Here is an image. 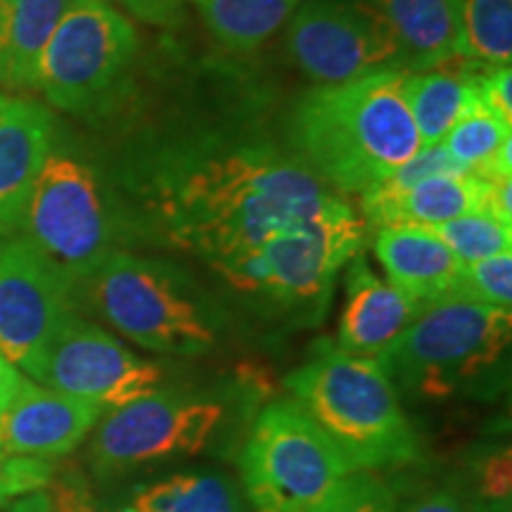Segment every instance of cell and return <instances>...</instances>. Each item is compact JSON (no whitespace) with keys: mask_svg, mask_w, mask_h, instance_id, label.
<instances>
[{"mask_svg":"<svg viewBox=\"0 0 512 512\" xmlns=\"http://www.w3.org/2000/svg\"><path fill=\"white\" fill-rule=\"evenodd\" d=\"M74 309L95 313L128 342L166 356H200L219 342V311L169 261L117 249L72 287Z\"/></svg>","mask_w":512,"mask_h":512,"instance_id":"cell-4","label":"cell"},{"mask_svg":"<svg viewBox=\"0 0 512 512\" xmlns=\"http://www.w3.org/2000/svg\"><path fill=\"white\" fill-rule=\"evenodd\" d=\"M403 512H465V505L453 491L439 489L432 491V494L415 498Z\"/></svg>","mask_w":512,"mask_h":512,"instance_id":"cell-34","label":"cell"},{"mask_svg":"<svg viewBox=\"0 0 512 512\" xmlns=\"http://www.w3.org/2000/svg\"><path fill=\"white\" fill-rule=\"evenodd\" d=\"M366 242V221L347 207L330 211L261 242L242 256L211 266L235 292L275 311L316 323L328 311L337 275Z\"/></svg>","mask_w":512,"mask_h":512,"instance_id":"cell-6","label":"cell"},{"mask_svg":"<svg viewBox=\"0 0 512 512\" xmlns=\"http://www.w3.org/2000/svg\"><path fill=\"white\" fill-rule=\"evenodd\" d=\"M441 145L465 174L484 181L512 178V124L494 117L479 102L451 126Z\"/></svg>","mask_w":512,"mask_h":512,"instance_id":"cell-22","label":"cell"},{"mask_svg":"<svg viewBox=\"0 0 512 512\" xmlns=\"http://www.w3.org/2000/svg\"><path fill=\"white\" fill-rule=\"evenodd\" d=\"M458 36V57L510 64L512 0H448Z\"/></svg>","mask_w":512,"mask_h":512,"instance_id":"cell-25","label":"cell"},{"mask_svg":"<svg viewBox=\"0 0 512 512\" xmlns=\"http://www.w3.org/2000/svg\"><path fill=\"white\" fill-rule=\"evenodd\" d=\"M491 183L472 174H439L401 190H370L361 195L366 226L434 228L458 216L489 214Z\"/></svg>","mask_w":512,"mask_h":512,"instance_id":"cell-17","label":"cell"},{"mask_svg":"<svg viewBox=\"0 0 512 512\" xmlns=\"http://www.w3.org/2000/svg\"><path fill=\"white\" fill-rule=\"evenodd\" d=\"M72 0H0V93L36 91L38 62Z\"/></svg>","mask_w":512,"mask_h":512,"instance_id":"cell-19","label":"cell"},{"mask_svg":"<svg viewBox=\"0 0 512 512\" xmlns=\"http://www.w3.org/2000/svg\"><path fill=\"white\" fill-rule=\"evenodd\" d=\"M323 512H399L387 484L373 472H351Z\"/></svg>","mask_w":512,"mask_h":512,"instance_id":"cell-28","label":"cell"},{"mask_svg":"<svg viewBox=\"0 0 512 512\" xmlns=\"http://www.w3.org/2000/svg\"><path fill=\"white\" fill-rule=\"evenodd\" d=\"M19 380H22V373H19L17 366H12L8 358L3 356V351H0V413L5 411L12 394H15Z\"/></svg>","mask_w":512,"mask_h":512,"instance_id":"cell-35","label":"cell"},{"mask_svg":"<svg viewBox=\"0 0 512 512\" xmlns=\"http://www.w3.org/2000/svg\"><path fill=\"white\" fill-rule=\"evenodd\" d=\"M285 387L354 472L387 470L418 458V437L375 358L323 344L311 361L287 375Z\"/></svg>","mask_w":512,"mask_h":512,"instance_id":"cell-3","label":"cell"},{"mask_svg":"<svg viewBox=\"0 0 512 512\" xmlns=\"http://www.w3.org/2000/svg\"><path fill=\"white\" fill-rule=\"evenodd\" d=\"M451 297L465 299L472 304L494 306V309H512V252L491 256L460 268Z\"/></svg>","mask_w":512,"mask_h":512,"instance_id":"cell-27","label":"cell"},{"mask_svg":"<svg viewBox=\"0 0 512 512\" xmlns=\"http://www.w3.org/2000/svg\"><path fill=\"white\" fill-rule=\"evenodd\" d=\"M223 46L247 53L264 46L290 22L299 0H185Z\"/></svg>","mask_w":512,"mask_h":512,"instance_id":"cell-23","label":"cell"},{"mask_svg":"<svg viewBox=\"0 0 512 512\" xmlns=\"http://www.w3.org/2000/svg\"><path fill=\"white\" fill-rule=\"evenodd\" d=\"M422 306L425 304L377 275L366 254L358 252L347 264L335 347L351 356L375 358L413 323Z\"/></svg>","mask_w":512,"mask_h":512,"instance_id":"cell-16","label":"cell"},{"mask_svg":"<svg viewBox=\"0 0 512 512\" xmlns=\"http://www.w3.org/2000/svg\"><path fill=\"white\" fill-rule=\"evenodd\" d=\"M240 470L256 512H323L354 472L292 401H275L259 413Z\"/></svg>","mask_w":512,"mask_h":512,"instance_id":"cell-9","label":"cell"},{"mask_svg":"<svg viewBox=\"0 0 512 512\" xmlns=\"http://www.w3.org/2000/svg\"><path fill=\"white\" fill-rule=\"evenodd\" d=\"M510 451L491 453L482 460L477 475V496L484 501V508L503 510V505L510 501V484H512V470H510Z\"/></svg>","mask_w":512,"mask_h":512,"instance_id":"cell-32","label":"cell"},{"mask_svg":"<svg viewBox=\"0 0 512 512\" xmlns=\"http://www.w3.org/2000/svg\"><path fill=\"white\" fill-rule=\"evenodd\" d=\"M147 204L171 245L216 266L349 200L292 150L242 143L171 157L152 176Z\"/></svg>","mask_w":512,"mask_h":512,"instance_id":"cell-1","label":"cell"},{"mask_svg":"<svg viewBox=\"0 0 512 512\" xmlns=\"http://www.w3.org/2000/svg\"><path fill=\"white\" fill-rule=\"evenodd\" d=\"M117 512H242L226 477L183 472L138 486Z\"/></svg>","mask_w":512,"mask_h":512,"instance_id":"cell-24","label":"cell"},{"mask_svg":"<svg viewBox=\"0 0 512 512\" xmlns=\"http://www.w3.org/2000/svg\"><path fill=\"white\" fill-rule=\"evenodd\" d=\"M373 249L389 283L420 304L451 297L460 268H463L432 228H377Z\"/></svg>","mask_w":512,"mask_h":512,"instance_id":"cell-18","label":"cell"},{"mask_svg":"<svg viewBox=\"0 0 512 512\" xmlns=\"http://www.w3.org/2000/svg\"><path fill=\"white\" fill-rule=\"evenodd\" d=\"M285 27L292 60L316 83L411 74L394 29L361 0H299Z\"/></svg>","mask_w":512,"mask_h":512,"instance_id":"cell-11","label":"cell"},{"mask_svg":"<svg viewBox=\"0 0 512 512\" xmlns=\"http://www.w3.org/2000/svg\"><path fill=\"white\" fill-rule=\"evenodd\" d=\"M107 408L55 392L22 375L0 413V448L10 456L57 460L76 451Z\"/></svg>","mask_w":512,"mask_h":512,"instance_id":"cell-14","label":"cell"},{"mask_svg":"<svg viewBox=\"0 0 512 512\" xmlns=\"http://www.w3.org/2000/svg\"><path fill=\"white\" fill-rule=\"evenodd\" d=\"M8 512H86V503L79 491L50 482L46 489L31 491L12 501Z\"/></svg>","mask_w":512,"mask_h":512,"instance_id":"cell-33","label":"cell"},{"mask_svg":"<svg viewBox=\"0 0 512 512\" xmlns=\"http://www.w3.org/2000/svg\"><path fill=\"white\" fill-rule=\"evenodd\" d=\"M403 93L422 145H439L451 126L477 102L472 60L453 57L437 67L403 74Z\"/></svg>","mask_w":512,"mask_h":512,"instance_id":"cell-20","label":"cell"},{"mask_svg":"<svg viewBox=\"0 0 512 512\" xmlns=\"http://www.w3.org/2000/svg\"><path fill=\"white\" fill-rule=\"evenodd\" d=\"M55 477L53 460L10 456L0 448V505L46 489Z\"/></svg>","mask_w":512,"mask_h":512,"instance_id":"cell-29","label":"cell"},{"mask_svg":"<svg viewBox=\"0 0 512 512\" xmlns=\"http://www.w3.org/2000/svg\"><path fill=\"white\" fill-rule=\"evenodd\" d=\"M510 328V311L444 297L422 306L375 361L396 394L448 399L501 361Z\"/></svg>","mask_w":512,"mask_h":512,"instance_id":"cell-7","label":"cell"},{"mask_svg":"<svg viewBox=\"0 0 512 512\" xmlns=\"http://www.w3.org/2000/svg\"><path fill=\"white\" fill-rule=\"evenodd\" d=\"M19 368L29 380L76 399L119 408L157 392L162 368L145 361L79 311L67 313Z\"/></svg>","mask_w":512,"mask_h":512,"instance_id":"cell-10","label":"cell"},{"mask_svg":"<svg viewBox=\"0 0 512 512\" xmlns=\"http://www.w3.org/2000/svg\"><path fill=\"white\" fill-rule=\"evenodd\" d=\"M107 3L131 19H138V22L155 29L174 31L188 22V3L185 0H107Z\"/></svg>","mask_w":512,"mask_h":512,"instance_id":"cell-31","label":"cell"},{"mask_svg":"<svg viewBox=\"0 0 512 512\" xmlns=\"http://www.w3.org/2000/svg\"><path fill=\"white\" fill-rule=\"evenodd\" d=\"M432 230L463 266L512 252V226L498 221L486 211L458 216V219L441 223Z\"/></svg>","mask_w":512,"mask_h":512,"instance_id":"cell-26","label":"cell"},{"mask_svg":"<svg viewBox=\"0 0 512 512\" xmlns=\"http://www.w3.org/2000/svg\"><path fill=\"white\" fill-rule=\"evenodd\" d=\"M133 19L107 0H72L38 62L36 91L72 117H95L124 91L138 60Z\"/></svg>","mask_w":512,"mask_h":512,"instance_id":"cell-8","label":"cell"},{"mask_svg":"<svg viewBox=\"0 0 512 512\" xmlns=\"http://www.w3.org/2000/svg\"><path fill=\"white\" fill-rule=\"evenodd\" d=\"M387 19L406 50L411 72L458 57V36L448 0H361Z\"/></svg>","mask_w":512,"mask_h":512,"instance_id":"cell-21","label":"cell"},{"mask_svg":"<svg viewBox=\"0 0 512 512\" xmlns=\"http://www.w3.org/2000/svg\"><path fill=\"white\" fill-rule=\"evenodd\" d=\"M124 230V209L105 174L86 147L57 124L19 235L74 287L121 249Z\"/></svg>","mask_w":512,"mask_h":512,"instance_id":"cell-5","label":"cell"},{"mask_svg":"<svg viewBox=\"0 0 512 512\" xmlns=\"http://www.w3.org/2000/svg\"><path fill=\"white\" fill-rule=\"evenodd\" d=\"M74 309L72 285L27 238L0 242V351L12 366L34 354Z\"/></svg>","mask_w":512,"mask_h":512,"instance_id":"cell-13","label":"cell"},{"mask_svg":"<svg viewBox=\"0 0 512 512\" xmlns=\"http://www.w3.org/2000/svg\"><path fill=\"white\" fill-rule=\"evenodd\" d=\"M223 420L221 403L152 392L112 408L95 430L91 460L100 472L200 453Z\"/></svg>","mask_w":512,"mask_h":512,"instance_id":"cell-12","label":"cell"},{"mask_svg":"<svg viewBox=\"0 0 512 512\" xmlns=\"http://www.w3.org/2000/svg\"><path fill=\"white\" fill-rule=\"evenodd\" d=\"M55 128L57 119L48 105L0 93V242L19 235Z\"/></svg>","mask_w":512,"mask_h":512,"instance_id":"cell-15","label":"cell"},{"mask_svg":"<svg viewBox=\"0 0 512 512\" xmlns=\"http://www.w3.org/2000/svg\"><path fill=\"white\" fill-rule=\"evenodd\" d=\"M472 86L477 102L505 124H512V69L510 64L472 60Z\"/></svg>","mask_w":512,"mask_h":512,"instance_id":"cell-30","label":"cell"},{"mask_svg":"<svg viewBox=\"0 0 512 512\" xmlns=\"http://www.w3.org/2000/svg\"><path fill=\"white\" fill-rule=\"evenodd\" d=\"M290 150L339 195H366L422 147L403 74L318 83L294 105Z\"/></svg>","mask_w":512,"mask_h":512,"instance_id":"cell-2","label":"cell"}]
</instances>
